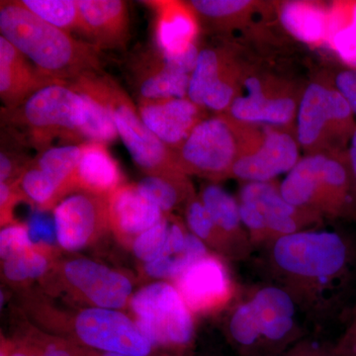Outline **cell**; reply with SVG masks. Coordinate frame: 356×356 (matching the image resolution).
<instances>
[{
	"label": "cell",
	"instance_id": "1",
	"mask_svg": "<svg viewBox=\"0 0 356 356\" xmlns=\"http://www.w3.org/2000/svg\"><path fill=\"white\" fill-rule=\"evenodd\" d=\"M267 250L273 283L289 293L302 313L327 317L350 275L348 240L337 232L313 229L284 236Z\"/></svg>",
	"mask_w": 356,
	"mask_h": 356
},
{
	"label": "cell",
	"instance_id": "2",
	"mask_svg": "<svg viewBox=\"0 0 356 356\" xmlns=\"http://www.w3.org/2000/svg\"><path fill=\"white\" fill-rule=\"evenodd\" d=\"M227 311L225 332L238 356H278L306 337L299 307L273 282L241 293Z\"/></svg>",
	"mask_w": 356,
	"mask_h": 356
},
{
	"label": "cell",
	"instance_id": "3",
	"mask_svg": "<svg viewBox=\"0 0 356 356\" xmlns=\"http://www.w3.org/2000/svg\"><path fill=\"white\" fill-rule=\"evenodd\" d=\"M0 32L40 72L60 83L100 72L99 49L44 22L19 1H1Z\"/></svg>",
	"mask_w": 356,
	"mask_h": 356
},
{
	"label": "cell",
	"instance_id": "4",
	"mask_svg": "<svg viewBox=\"0 0 356 356\" xmlns=\"http://www.w3.org/2000/svg\"><path fill=\"white\" fill-rule=\"evenodd\" d=\"M84 100L69 83H55L32 95L16 108L1 110V123L14 142L43 153L51 142L83 140Z\"/></svg>",
	"mask_w": 356,
	"mask_h": 356
},
{
	"label": "cell",
	"instance_id": "5",
	"mask_svg": "<svg viewBox=\"0 0 356 356\" xmlns=\"http://www.w3.org/2000/svg\"><path fill=\"white\" fill-rule=\"evenodd\" d=\"M280 191L295 207L322 220L356 215L348 152L306 154L280 182Z\"/></svg>",
	"mask_w": 356,
	"mask_h": 356
},
{
	"label": "cell",
	"instance_id": "6",
	"mask_svg": "<svg viewBox=\"0 0 356 356\" xmlns=\"http://www.w3.org/2000/svg\"><path fill=\"white\" fill-rule=\"evenodd\" d=\"M262 134L226 114L203 119L175 152L178 168L213 181L229 178L236 161L257 146Z\"/></svg>",
	"mask_w": 356,
	"mask_h": 356
},
{
	"label": "cell",
	"instance_id": "7",
	"mask_svg": "<svg viewBox=\"0 0 356 356\" xmlns=\"http://www.w3.org/2000/svg\"><path fill=\"white\" fill-rule=\"evenodd\" d=\"M300 147L311 154L348 152L355 116L334 84L312 83L300 97L296 116Z\"/></svg>",
	"mask_w": 356,
	"mask_h": 356
},
{
	"label": "cell",
	"instance_id": "8",
	"mask_svg": "<svg viewBox=\"0 0 356 356\" xmlns=\"http://www.w3.org/2000/svg\"><path fill=\"white\" fill-rule=\"evenodd\" d=\"M135 323L156 350L184 356L195 339L194 315L177 291L165 281L147 285L131 297Z\"/></svg>",
	"mask_w": 356,
	"mask_h": 356
},
{
	"label": "cell",
	"instance_id": "9",
	"mask_svg": "<svg viewBox=\"0 0 356 356\" xmlns=\"http://www.w3.org/2000/svg\"><path fill=\"white\" fill-rule=\"evenodd\" d=\"M243 226L255 248H268L284 236L318 229L323 220L283 197L280 182H245L238 196Z\"/></svg>",
	"mask_w": 356,
	"mask_h": 356
},
{
	"label": "cell",
	"instance_id": "10",
	"mask_svg": "<svg viewBox=\"0 0 356 356\" xmlns=\"http://www.w3.org/2000/svg\"><path fill=\"white\" fill-rule=\"evenodd\" d=\"M99 81L119 136L136 165L147 175L181 172L178 168L175 152L147 127L139 109L136 108L126 91L105 74H99Z\"/></svg>",
	"mask_w": 356,
	"mask_h": 356
},
{
	"label": "cell",
	"instance_id": "11",
	"mask_svg": "<svg viewBox=\"0 0 356 356\" xmlns=\"http://www.w3.org/2000/svg\"><path fill=\"white\" fill-rule=\"evenodd\" d=\"M173 284L194 316L228 310L241 294L224 257L213 252L194 262Z\"/></svg>",
	"mask_w": 356,
	"mask_h": 356
},
{
	"label": "cell",
	"instance_id": "12",
	"mask_svg": "<svg viewBox=\"0 0 356 356\" xmlns=\"http://www.w3.org/2000/svg\"><path fill=\"white\" fill-rule=\"evenodd\" d=\"M79 343L89 350L128 356H151L153 344L140 331L135 321L112 309H84L74 321Z\"/></svg>",
	"mask_w": 356,
	"mask_h": 356
},
{
	"label": "cell",
	"instance_id": "13",
	"mask_svg": "<svg viewBox=\"0 0 356 356\" xmlns=\"http://www.w3.org/2000/svg\"><path fill=\"white\" fill-rule=\"evenodd\" d=\"M226 115L238 123L250 126L286 129L296 119L299 102L289 93L280 90L270 79L262 76H248Z\"/></svg>",
	"mask_w": 356,
	"mask_h": 356
},
{
	"label": "cell",
	"instance_id": "14",
	"mask_svg": "<svg viewBox=\"0 0 356 356\" xmlns=\"http://www.w3.org/2000/svg\"><path fill=\"white\" fill-rule=\"evenodd\" d=\"M300 149L296 136L284 129L267 127L257 146L236 161L229 178L245 184L274 181L297 165Z\"/></svg>",
	"mask_w": 356,
	"mask_h": 356
},
{
	"label": "cell",
	"instance_id": "15",
	"mask_svg": "<svg viewBox=\"0 0 356 356\" xmlns=\"http://www.w3.org/2000/svg\"><path fill=\"white\" fill-rule=\"evenodd\" d=\"M60 248L76 252L95 242L109 227L107 199L88 192L65 198L54 209Z\"/></svg>",
	"mask_w": 356,
	"mask_h": 356
},
{
	"label": "cell",
	"instance_id": "16",
	"mask_svg": "<svg viewBox=\"0 0 356 356\" xmlns=\"http://www.w3.org/2000/svg\"><path fill=\"white\" fill-rule=\"evenodd\" d=\"M67 283L96 308L118 310L130 302L133 285L127 276L90 259L65 262Z\"/></svg>",
	"mask_w": 356,
	"mask_h": 356
},
{
	"label": "cell",
	"instance_id": "17",
	"mask_svg": "<svg viewBox=\"0 0 356 356\" xmlns=\"http://www.w3.org/2000/svg\"><path fill=\"white\" fill-rule=\"evenodd\" d=\"M138 109L147 127L175 153L199 122L206 118L205 109L188 98L142 100Z\"/></svg>",
	"mask_w": 356,
	"mask_h": 356
},
{
	"label": "cell",
	"instance_id": "18",
	"mask_svg": "<svg viewBox=\"0 0 356 356\" xmlns=\"http://www.w3.org/2000/svg\"><path fill=\"white\" fill-rule=\"evenodd\" d=\"M147 4L154 13V39L163 57H177L197 46V14L188 3L154 0Z\"/></svg>",
	"mask_w": 356,
	"mask_h": 356
},
{
	"label": "cell",
	"instance_id": "19",
	"mask_svg": "<svg viewBox=\"0 0 356 356\" xmlns=\"http://www.w3.org/2000/svg\"><path fill=\"white\" fill-rule=\"evenodd\" d=\"M55 83H65L40 72L10 42L0 36V97L4 108H16L41 89Z\"/></svg>",
	"mask_w": 356,
	"mask_h": 356
},
{
	"label": "cell",
	"instance_id": "20",
	"mask_svg": "<svg viewBox=\"0 0 356 356\" xmlns=\"http://www.w3.org/2000/svg\"><path fill=\"white\" fill-rule=\"evenodd\" d=\"M83 35L99 49H116L127 43L130 18L121 0H79Z\"/></svg>",
	"mask_w": 356,
	"mask_h": 356
},
{
	"label": "cell",
	"instance_id": "21",
	"mask_svg": "<svg viewBox=\"0 0 356 356\" xmlns=\"http://www.w3.org/2000/svg\"><path fill=\"white\" fill-rule=\"evenodd\" d=\"M107 199L109 227L123 241L134 242L166 215L143 195L137 185L123 184Z\"/></svg>",
	"mask_w": 356,
	"mask_h": 356
},
{
	"label": "cell",
	"instance_id": "22",
	"mask_svg": "<svg viewBox=\"0 0 356 356\" xmlns=\"http://www.w3.org/2000/svg\"><path fill=\"white\" fill-rule=\"evenodd\" d=\"M198 196L217 229L233 250L235 261L250 259L254 248L243 226L238 198L216 184L206 185Z\"/></svg>",
	"mask_w": 356,
	"mask_h": 356
},
{
	"label": "cell",
	"instance_id": "23",
	"mask_svg": "<svg viewBox=\"0 0 356 356\" xmlns=\"http://www.w3.org/2000/svg\"><path fill=\"white\" fill-rule=\"evenodd\" d=\"M209 254L202 241L179 222H170V235L165 250L156 261L145 264L149 277L175 281L194 262Z\"/></svg>",
	"mask_w": 356,
	"mask_h": 356
},
{
	"label": "cell",
	"instance_id": "24",
	"mask_svg": "<svg viewBox=\"0 0 356 356\" xmlns=\"http://www.w3.org/2000/svg\"><path fill=\"white\" fill-rule=\"evenodd\" d=\"M191 74L173 69L161 57L152 53L136 65L135 83L142 100H165L188 98Z\"/></svg>",
	"mask_w": 356,
	"mask_h": 356
},
{
	"label": "cell",
	"instance_id": "25",
	"mask_svg": "<svg viewBox=\"0 0 356 356\" xmlns=\"http://www.w3.org/2000/svg\"><path fill=\"white\" fill-rule=\"evenodd\" d=\"M123 181L120 166L106 145L95 142H84L81 145L77 189L107 198L124 184Z\"/></svg>",
	"mask_w": 356,
	"mask_h": 356
},
{
	"label": "cell",
	"instance_id": "26",
	"mask_svg": "<svg viewBox=\"0 0 356 356\" xmlns=\"http://www.w3.org/2000/svg\"><path fill=\"white\" fill-rule=\"evenodd\" d=\"M100 72H90L69 83L86 103V121L83 128V140L107 145L119 134L111 109L103 96L99 81Z\"/></svg>",
	"mask_w": 356,
	"mask_h": 356
},
{
	"label": "cell",
	"instance_id": "27",
	"mask_svg": "<svg viewBox=\"0 0 356 356\" xmlns=\"http://www.w3.org/2000/svg\"><path fill=\"white\" fill-rule=\"evenodd\" d=\"M281 24L303 43L327 44L331 28L330 7L314 1H287L281 6Z\"/></svg>",
	"mask_w": 356,
	"mask_h": 356
},
{
	"label": "cell",
	"instance_id": "28",
	"mask_svg": "<svg viewBox=\"0 0 356 356\" xmlns=\"http://www.w3.org/2000/svg\"><path fill=\"white\" fill-rule=\"evenodd\" d=\"M137 188L165 215L181 206L186 207L196 196L188 175L181 172L147 175Z\"/></svg>",
	"mask_w": 356,
	"mask_h": 356
},
{
	"label": "cell",
	"instance_id": "29",
	"mask_svg": "<svg viewBox=\"0 0 356 356\" xmlns=\"http://www.w3.org/2000/svg\"><path fill=\"white\" fill-rule=\"evenodd\" d=\"M236 72L228 54L222 49L206 48L199 51L197 62L192 72L188 99L202 108L206 95L220 81Z\"/></svg>",
	"mask_w": 356,
	"mask_h": 356
},
{
	"label": "cell",
	"instance_id": "30",
	"mask_svg": "<svg viewBox=\"0 0 356 356\" xmlns=\"http://www.w3.org/2000/svg\"><path fill=\"white\" fill-rule=\"evenodd\" d=\"M81 159V146L67 145L46 149L35 159L40 170L57 182L65 193L77 189V168Z\"/></svg>",
	"mask_w": 356,
	"mask_h": 356
},
{
	"label": "cell",
	"instance_id": "31",
	"mask_svg": "<svg viewBox=\"0 0 356 356\" xmlns=\"http://www.w3.org/2000/svg\"><path fill=\"white\" fill-rule=\"evenodd\" d=\"M185 219L186 228L194 236H197L199 240L202 241L206 247L212 248L225 259H231L235 261L233 250L217 229L199 196L196 195L187 204L185 207Z\"/></svg>",
	"mask_w": 356,
	"mask_h": 356
},
{
	"label": "cell",
	"instance_id": "32",
	"mask_svg": "<svg viewBox=\"0 0 356 356\" xmlns=\"http://www.w3.org/2000/svg\"><path fill=\"white\" fill-rule=\"evenodd\" d=\"M19 2L44 22L67 33L83 34L79 0H22Z\"/></svg>",
	"mask_w": 356,
	"mask_h": 356
},
{
	"label": "cell",
	"instance_id": "33",
	"mask_svg": "<svg viewBox=\"0 0 356 356\" xmlns=\"http://www.w3.org/2000/svg\"><path fill=\"white\" fill-rule=\"evenodd\" d=\"M188 4L197 15L218 27L233 24L254 6L250 0H192Z\"/></svg>",
	"mask_w": 356,
	"mask_h": 356
},
{
	"label": "cell",
	"instance_id": "34",
	"mask_svg": "<svg viewBox=\"0 0 356 356\" xmlns=\"http://www.w3.org/2000/svg\"><path fill=\"white\" fill-rule=\"evenodd\" d=\"M39 248H33L2 261V269L7 280L13 282H23L44 275L48 270L49 261Z\"/></svg>",
	"mask_w": 356,
	"mask_h": 356
},
{
	"label": "cell",
	"instance_id": "35",
	"mask_svg": "<svg viewBox=\"0 0 356 356\" xmlns=\"http://www.w3.org/2000/svg\"><path fill=\"white\" fill-rule=\"evenodd\" d=\"M170 221L168 215L144 233L140 234L132 243L136 257L144 264L156 261L165 250L170 235Z\"/></svg>",
	"mask_w": 356,
	"mask_h": 356
},
{
	"label": "cell",
	"instance_id": "36",
	"mask_svg": "<svg viewBox=\"0 0 356 356\" xmlns=\"http://www.w3.org/2000/svg\"><path fill=\"white\" fill-rule=\"evenodd\" d=\"M26 227H27L30 240L35 247H51L58 243L55 220L47 213V211L40 209L33 211Z\"/></svg>",
	"mask_w": 356,
	"mask_h": 356
},
{
	"label": "cell",
	"instance_id": "37",
	"mask_svg": "<svg viewBox=\"0 0 356 356\" xmlns=\"http://www.w3.org/2000/svg\"><path fill=\"white\" fill-rule=\"evenodd\" d=\"M35 247L28 234L27 227L22 224H11L4 227L0 233V257L1 261Z\"/></svg>",
	"mask_w": 356,
	"mask_h": 356
},
{
	"label": "cell",
	"instance_id": "38",
	"mask_svg": "<svg viewBox=\"0 0 356 356\" xmlns=\"http://www.w3.org/2000/svg\"><path fill=\"white\" fill-rule=\"evenodd\" d=\"M83 350L60 341L25 343L7 353V356H81Z\"/></svg>",
	"mask_w": 356,
	"mask_h": 356
},
{
	"label": "cell",
	"instance_id": "39",
	"mask_svg": "<svg viewBox=\"0 0 356 356\" xmlns=\"http://www.w3.org/2000/svg\"><path fill=\"white\" fill-rule=\"evenodd\" d=\"M278 356H337L332 344L317 341L312 337H304L289 350Z\"/></svg>",
	"mask_w": 356,
	"mask_h": 356
},
{
	"label": "cell",
	"instance_id": "40",
	"mask_svg": "<svg viewBox=\"0 0 356 356\" xmlns=\"http://www.w3.org/2000/svg\"><path fill=\"white\" fill-rule=\"evenodd\" d=\"M332 84L343 96L356 117V69L348 67L339 70Z\"/></svg>",
	"mask_w": 356,
	"mask_h": 356
},
{
	"label": "cell",
	"instance_id": "41",
	"mask_svg": "<svg viewBox=\"0 0 356 356\" xmlns=\"http://www.w3.org/2000/svg\"><path fill=\"white\" fill-rule=\"evenodd\" d=\"M332 348L337 356H356V307L350 324Z\"/></svg>",
	"mask_w": 356,
	"mask_h": 356
},
{
	"label": "cell",
	"instance_id": "42",
	"mask_svg": "<svg viewBox=\"0 0 356 356\" xmlns=\"http://www.w3.org/2000/svg\"><path fill=\"white\" fill-rule=\"evenodd\" d=\"M348 161L356 199V130L348 147Z\"/></svg>",
	"mask_w": 356,
	"mask_h": 356
},
{
	"label": "cell",
	"instance_id": "43",
	"mask_svg": "<svg viewBox=\"0 0 356 356\" xmlns=\"http://www.w3.org/2000/svg\"><path fill=\"white\" fill-rule=\"evenodd\" d=\"M81 356H128L125 355H120V353H103V351H96V350H84L83 353H81Z\"/></svg>",
	"mask_w": 356,
	"mask_h": 356
}]
</instances>
